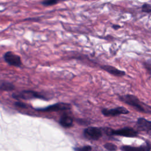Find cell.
<instances>
[{
    "instance_id": "277c9868",
    "label": "cell",
    "mask_w": 151,
    "mask_h": 151,
    "mask_svg": "<svg viewBox=\"0 0 151 151\" xmlns=\"http://www.w3.org/2000/svg\"><path fill=\"white\" fill-rule=\"evenodd\" d=\"M4 58L5 61L11 65L19 67L22 64L20 57L12 51H7L5 52L4 55Z\"/></svg>"
},
{
    "instance_id": "5bb4252c",
    "label": "cell",
    "mask_w": 151,
    "mask_h": 151,
    "mask_svg": "<svg viewBox=\"0 0 151 151\" xmlns=\"http://www.w3.org/2000/svg\"><path fill=\"white\" fill-rule=\"evenodd\" d=\"M143 65L147 73L151 76V59L149 58L143 62Z\"/></svg>"
},
{
    "instance_id": "4fadbf2b",
    "label": "cell",
    "mask_w": 151,
    "mask_h": 151,
    "mask_svg": "<svg viewBox=\"0 0 151 151\" xmlns=\"http://www.w3.org/2000/svg\"><path fill=\"white\" fill-rule=\"evenodd\" d=\"M141 11L142 12L151 14V4L148 3H144L142 5Z\"/></svg>"
},
{
    "instance_id": "ac0fdd59",
    "label": "cell",
    "mask_w": 151,
    "mask_h": 151,
    "mask_svg": "<svg viewBox=\"0 0 151 151\" xmlns=\"http://www.w3.org/2000/svg\"><path fill=\"white\" fill-rule=\"evenodd\" d=\"M15 106H17V107H20V108H27V106L25 103L20 102V101L15 102Z\"/></svg>"
},
{
    "instance_id": "9c48e42d",
    "label": "cell",
    "mask_w": 151,
    "mask_h": 151,
    "mask_svg": "<svg viewBox=\"0 0 151 151\" xmlns=\"http://www.w3.org/2000/svg\"><path fill=\"white\" fill-rule=\"evenodd\" d=\"M123 151H150L151 150V143L147 142L145 145L134 147L131 146H123L121 147Z\"/></svg>"
},
{
    "instance_id": "52a82bcc",
    "label": "cell",
    "mask_w": 151,
    "mask_h": 151,
    "mask_svg": "<svg viewBox=\"0 0 151 151\" xmlns=\"http://www.w3.org/2000/svg\"><path fill=\"white\" fill-rule=\"evenodd\" d=\"M84 134L88 139L97 140L102 136L101 130L96 127H89L84 130Z\"/></svg>"
},
{
    "instance_id": "7c38bea8",
    "label": "cell",
    "mask_w": 151,
    "mask_h": 151,
    "mask_svg": "<svg viewBox=\"0 0 151 151\" xmlns=\"http://www.w3.org/2000/svg\"><path fill=\"white\" fill-rule=\"evenodd\" d=\"M0 88H1V90H3V91H10V90H14L15 87L12 83H11L9 82H7V81L2 80L1 82V87Z\"/></svg>"
},
{
    "instance_id": "3957f363",
    "label": "cell",
    "mask_w": 151,
    "mask_h": 151,
    "mask_svg": "<svg viewBox=\"0 0 151 151\" xmlns=\"http://www.w3.org/2000/svg\"><path fill=\"white\" fill-rule=\"evenodd\" d=\"M71 106L70 104L60 102L55 103L53 105H50L44 108L41 109H37V110L41 111H63V110H67L71 109Z\"/></svg>"
},
{
    "instance_id": "6da1fadb",
    "label": "cell",
    "mask_w": 151,
    "mask_h": 151,
    "mask_svg": "<svg viewBox=\"0 0 151 151\" xmlns=\"http://www.w3.org/2000/svg\"><path fill=\"white\" fill-rule=\"evenodd\" d=\"M119 99L122 101L133 107L137 111L151 114V106L142 101L136 96L128 94L120 96Z\"/></svg>"
},
{
    "instance_id": "8fae6325",
    "label": "cell",
    "mask_w": 151,
    "mask_h": 151,
    "mask_svg": "<svg viewBox=\"0 0 151 151\" xmlns=\"http://www.w3.org/2000/svg\"><path fill=\"white\" fill-rule=\"evenodd\" d=\"M59 123L64 127H70L73 124V119L70 116L64 114L61 117Z\"/></svg>"
},
{
    "instance_id": "8992f818",
    "label": "cell",
    "mask_w": 151,
    "mask_h": 151,
    "mask_svg": "<svg viewBox=\"0 0 151 151\" xmlns=\"http://www.w3.org/2000/svg\"><path fill=\"white\" fill-rule=\"evenodd\" d=\"M101 113L105 116H116L120 114H127L129 113V111L125 107L120 106L111 109H103Z\"/></svg>"
},
{
    "instance_id": "7a4b0ae2",
    "label": "cell",
    "mask_w": 151,
    "mask_h": 151,
    "mask_svg": "<svg viewBox=\"0 0 151 151\" xmlns=\"http://www.w3.org/2000/svg\"><path fill=\"white\" fill-rule=\"evenodd\" d=\"M12 97L16 99H24V100H29L32 99H41L44 100H47V99L41 93L34 91L32 90H23L21 92L13 94Z\"/></svg>"
},
{
    "instance_id": "d6986e66",
    "label": "cell",
    "mask_w": 151,
    "mask_h": 151,
    "mask_svg": "<svg viewBox=\"0 0 151 151\" xmlns=\"http://www.w3.org/2000/svg\"><path fill=\"white\" fill-rule=\"evenodd\" d=\"M120 26H119V25H113V28L114 29H118V28H120Z\"/></svg>"
},
{
    "instance_id": "30bf717a",
    "label": "cell",
    "mask_w": 151,
    "mask_h": 151,
    "mask_svg": "<svg viewBox=\"0 0 151 151\" xmlns=\"http://www.w3.org/2000/svg\"><path fill=\"white\" fill-rule=\"evenodd\" d=\"M101 68L105 70L106 71L109 73L110 74L114 75L115 76H118V77H122L123 76L126 74V73L124 71L119 70L116 68V67L111 66V65H101Z\"/></svg>"
},
{
    "instance_id": "9a60e30c",
    "label": "cell",
    "mask_w": 151,
    "mask_h": 151,
    "mask_svg": "<svg viewBox=\"0 0 151 151\" xmlns=\"http://www.w3.org/2000/svg\"><path fill=\"white\" fill-rule=\"evenodd\" d=\"M58 1H54V0H47V1H44L41 2V4L44 6H50V5H54Z\"/></svg>"
},
{
    "instance_id": "5b68a950",
    "label": "cell",
    "mask_w": 151,
    "mask_h": 151,
    "mask_svg": "<svg viewBox=\"0 0 151 151\" xmlns=\"http://www.w3.org/2000/svg\"><path fill=\"white\" fill-rule=\"evenodd\" d=\"M110 134H115L128 137H134L138 135V132L131 127H124L117 130L111 129Z\"/></svg>"
},
{
    "instance_id": "2e32d148",
    "label": "cell",
    "mask_w": 151,
    "mask_h": 151,
    "mask_svg": "<svg viewBox=\"0 0 151 151\" xmlns=\"http://www.w3.org/2000/svg\"><path fill=\"white\" fill-rule=\"evenodd\" d=\"M104 147L106 149H107L110 151H114V150H116L117 149V147L112 143H106L104 145Z\"/></svg>"
},
{
    "instance_id": "e0dca14e",
    "label": "cell",
    "mask_w": 151,
    "mask_h": 151,
    "mask_svg": "<svg viewBox=\"0 0 151 151\" xmlns=\"http://www.w3.org/2000/svg\"><path fill=\"white\" fill-rule=\"evenodd\" d=\"M77 151H91V147L90 146H86L80 148H77Z\"/></svg>"
},
{
    "instance_id": "ba28073f",
    "label": "cell",
    "mask_w": 151,
    "mask_h": 151,
    "mask_svg": "<svg viewBox=\"0 0 151 151\" xmlns=\"http://www.w3.org/2000/svg\"><path fill=\"white\" fill-rule=\"evenodd\" d=\"M136 128L140 131H144L151 133V121L143 117L137 119L136 124Z\"/></svg>"
}]
</instances>
